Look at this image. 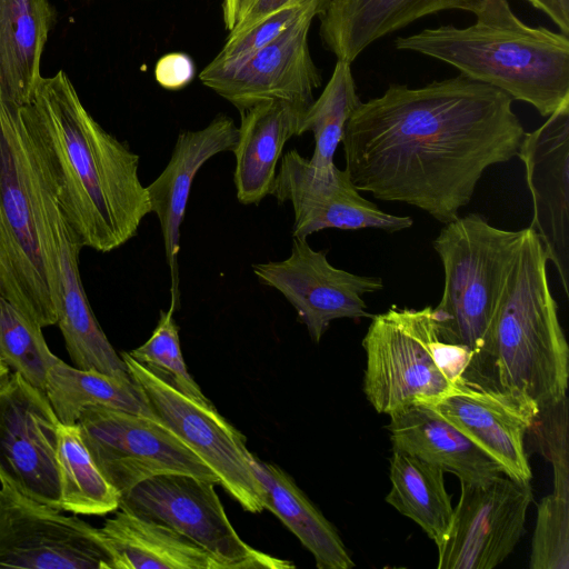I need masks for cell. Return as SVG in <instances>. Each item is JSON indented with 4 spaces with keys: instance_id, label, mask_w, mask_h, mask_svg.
I'll return each mask as SVG.
<instances>
[{
    "instance_id": "1",
    "label": "cell",
    "mask_w": 569,
    "mask_h": 569,
    "mask_svg": "<svg viewBox=\"0 0 569 569\" xmlns=\"http://www.w3.org/2000/svg\"><path fill=\"white\" fill-rule=\"evenodd\" d=\"M525 133L508 94L463 74L420 88L391 84L349 118L345 170L359 191L446 224L489 167L517 156Z\"/></svg>"
},
{
    "instance_id": "2",
    "label": "cell",
    "mask_w": 569,
    "mask_h": 569,
    "mask_svg": "<svg viewBox=\"0 0 569 569\" xmlns=\"http://www.w3.org/2000/svg\"><path fill=\"white\" fill-rule=\"evenodd\" d=\"M31 104L64 220L82 247L118 249L151 212L140 157L93 119L62 70L40 78Z\"/></svg>"
},
{
    "instance_id": "3",
    "label": "cell",
    "mask_w": 569,
    "mask_h": 569,
    "mask_svg": "<svg viewBox=\"0 0 569 569\" xmlns=\"http://www.w3.org/2000/svg\"><path fill=\"white\" fill-rule=\"evenodd\" d=\"M58 210L31 100L0 97V295L42 328L58 320Z\"/></svg>"
},
{
    "instance_id": "4",
    "label": "cell",
    "mask_w": 569,
    "mask_h": 569,
    "mask_svg": "<svg viewBox=\"0 0 569 569\" xmlns=\"http://www.w3.org/2000/svg\"><path fill=\"white\" fill-rule=\"evenodd\" d=\"M531 227L505 286L485 345L468 356L460 380L509 395L538 411L567 397L569 347Z\"/></svg>"
},
{
    "instance_id": "5",
    "label": "cell",
    "mask_w": 569,
    "mask_h": 569,
    "mask_svg": "<svg viewBox=\"0 0 569 569\" xmlns=\"http://www.w3.org/2000/svg\"><path fill=\"white\" fill-rule=\"evenodd\" d=\"M475 16L469 27L426 29L397 38L395 46L446 62L542 117L569 101L568 36L526 24L507 0H487Z\"/></svg>"
},
{
    "instance_id": "6",
    "label": "cell",
    "mask_w": 569,
    "mask_h": 569,
    "mask_svg": "<svg viewBox=\"0 0 569 569\" xmlns=\"http://www.w3.org/2000/svg\"><path fill=\"white\" fill-rule=\"evenodd\" d=\"M525 229H501L478 213L458 217L441 229L432 242L445 276L440 302L433 307L441 342L468 356L485 345Z\"/></svg>"
},
{
    "instance_id": "7",
    "label": "cell",
    "mask_w": 569,
    "mask_h": 569,
    "mask_svg": "<svg viewBox=\"0 0 569 569\" xmlns=\"http://www.w3.org/2000/svg\"><path fill=\"white\" fill-rule=\"evenodd\" d=\"M363 392L379 413L432 405L452 392L468 358L438 338L433 307H390L371 317L362 339Z\"/></svg>"
},
{
    "instance_id": "8",
    "label": "cell",
    "mask_w": 569,
    "mask_h": 569,
    "mask_svg": "<svg viewBox=\"0 0 569 569\" xmlns=\"http://www.w3.org/2000/svg\"><path fill=\"white\" fill-rule=\"evenodd\" d=\"M77 426L99 471L120 496L164 473H187L219 483L203 460L157 419L88 406Z\"/></svg>"
},
{
    "instance_id": "9",
    "label": "cell",
    "mask_w": 569,
    "mask_h": 569,
    "mask_svg": "<svg viewBox=\"0 0 569 569\" xmlns=\"http://www.w3.org/2000/svg\"><path fill=\"white\" fill-rule=\"evenodd\" d=\"M214 486L192 475H159L122 495L119 509L170 527L208 552L220 569L295 568L239 537Z\"/></svg>"
},
{
    "instance_id": "10",
    "label": "cell",
    "mask_w": 569,
    "mask_h": 569,
    "mask_svg": "<svg viewBox=\"0 0 569 569\" xmlns=\"http://www.w3.org/2000/svg\"><path fill=\"white\" fill-rule=\"evenodd\" d=\"M156 418L214 472L219 485L249 512L264 510L263 490L249 459L246 437L212 406L186 397L143 365L120 353Z\"/></svg>"
},
{
    "instance_id": "11",
    "label": "cell",
    "mask_w": 569,
    "mask_h": 569,
    "mask_svg": "<svg viewBox=\"0 0 569 569\" xmlns=\"http://www.w3.org/2000/svg\"><path fill=\"white\" fill-rule=\"evenodd\" d=\"M0 488V568L114 569L98 528Z\"/></svg>"
},
{
    "instance_id": "12",
    "label": "cell",
    "mask_w": 569,
    "mask_h": 569,
    "mask_svg": "<svg viewBox=\"0 0 569 569\" xmlns=\"http://www.w3.org/2000/svg\"><path fill=\"white\" fill-rule=\"evenodd\" d=\"M450 529L438 549V569H492L515 550L533 499L530 482L505 475L460 482Z\"/></svg>"
},
{
    "instance_id": "13",
    "label": "cell",
    "mask_w": 569,
    "mask_h": 569,
    "mask_svg": "<svg viewBox=\"0 0 569 569\" xmlns=\"http://www.w3.org/2000/svg\"><path fill=\"white\" fill-rule=\"evenodd\" d=\"M60 423L46 392L13 372L0 389V483L59 510Z\"/></svg>"
},
{
    "instance_id": "14",
    "label": "cell",
    "mask_w": 569,
    "mask_h": 569,
    "mask_svg": "<svg viewBox=\"0 0 569 569\" xmlns=\"http://www.w3.org/2000/svg\"><path fill=\"white\" fill-rule=\"evenodd\" d=\"M252 270L262 284L279 291L293 307L315 342L333 320L371 318L362 296L383 289L380 277L336 268L326 252L302 238H292L286 259L254 263Z\"/></svg>"
},
{
    "instance_id": "15",
    "label": "cell",
    "mask_w": 569,
    "mask_h": 569,
    "mask_svg": "<svg viewBox=\"0 0 569 569\" xmlns=\"http://www.w3.org/2000/svg\"><path fill=\"white\" fill-rule=\"evenodd\" d=\"M270 194L293 210L292 238L307 239L325 229H379L389 233L408 229L413 220L382 211L365 199L347 171L317 170L298 150L281 157Z\"/></svg>"
},
{
    "instance_id": "16",
    "label": "cell",
    "mask_w": 569,
    "mask_h": 569,
    "mask_svg": "<svg viewBox=\"0 0 569 569\" xmlns=\"http://www.w3.org/2000/svg\"><path fill=\"white\" fill-rule=\"evenodd\" d=\"M517 156L533 204L531 228L569 296V101L526 132Z\"/></svg>"
},
{
    "instance_id": "17",
    "label": "cell",
    "mask_w": 569,
    "mask_h": 569,
    "mask_svg": "<svg viewBox=\"0 0 569 569\" xmlns=\"http://www.w3.org/2000/svg\"><path fill=\"white\" fill-rule=\"evenodd\" d=\"M313 18L305 17L234 70L200 74L201 82L239 112L272 99L309 107L322 80L308 46Z\"/></svg>"
},
{
    "instance_id": "18",
    "label": "cell",
    "mask_w": 569,
    "mask_h": 569,
    "mask_svg": "<svg viewBox=\"0 0 569 569\" xmlns=\"http://www.w3.org/2000/svg\"><path fill=\"white\" fill-rule=\"evenodd\" d=\"M431 406L495 460L505 476L531 481L525 436L539 412L536 408L509 395L472 387L460 378L452 392Z\"/></svg>"
},
{
    "instance_id": "19",
    "label": "cell",
    "mask_w": 569,
    "mask_h": 569,
    "mask_svg": "<svg viewBox=\"0 0 569 569\" xmlns=\"http://www.w3.org/2000/svg\"><path fill=\"white\" fill-rule=\"evenodd\" d=\"M238 127L229 116L220 113L206 127L179 133L171 157L162 172L147 186L151 212L160 223L166 260L170 271V306L180 307L179 264L180 228L196 174L212 157L232 151Z\"/></svg>"
},
{
    "instance_id": "20",
    "label": "cell",
    "mask_w": 569,
    "mask_h": 569,
    "mask_svg": "<svg viewBox=\"0 0 569 569\" xmlns=\"http://www.w3.org/2000/svg\"><path fill=\"white\" fill-rule=\"evenodd\" d=\"M59 276L57 323L67 351L77 368L129 379L127 366L101 329L87 298L79 270L83 248L60 208L54 219Z\"/></svg>"
},
{
    "instance_id": "21",
    "label": "cell",
    "mask_w": 569,
    "mask_h": 569,
    "mask_svg": "<svg viewBox=\"0 0 569 569\" xmlns=\"http://www.w3.org/2000/svg\"><path fill=\"white\" fill-rule=\"evenodd\" d=\"M487 0H330L320 17V38L337 60L351 63L376 40L443 10L478 13Z\"/></svg>"
},
{
    "instance_id": "22",
    "label": "cell",
    "mask_w": 569,
    "mask_h": 569,
    "mask_svg": "<svg viewBox=\"0 0 569 569\" xmlns=\"http://www.w3.org/2000/svg\"><path fill=\"white\" fill-rule=\"evenodd\" d=\"M308 107L272 99L240 112L233 182L240 203L258 204L270 194L282 150L293 136Z\"/></svg>"
},
{
    "instance_id": "23",
    "label": "cell",
    "mask_w": 569,
    "mask_h": 569,
    "mask_svg": "<svg viewBox=\"0 0 569 569\" xmlns=\"http://www.w3.org/2000/svg\"><path fill=\"white\" fill-rule=\"evenodd\" d=\"M393 449L405 451L458 477L485 482L502 476L501 467L431 405H411L390 415Z\"/></svg>"
},
{
    "instance_id": "24",
    "label": "cell",
    "mask_w": 569,
    "mask_h": 569,
    "mask_svg": "<svg viewBox=\"0 0 569 569\" xmlns=\"http://www.w3.org/2000/svg\"><path fill=\"white\" fill-rule=\"evenodd\" d=\"M250 466L271 511L313 556L319 569H351L356 565L335 526L310 501L290 475L253 453Z\"/></svg>"
},
{
    "instance_id": "25",
    "label": "cell",
    "mask_w": 569,
    "mask_h": 569,
    "mask_svg": "<svg viewBox=\"0 0 569 569\" xmlns=\"http://www.w3.org/2000/svg\"><path fill=\"white\" fill-rule=\"evenodd\" d=\"M99 532L114 569H220L208 552L176 530L122 509Z\"/></svg>"
},
{
    "instance_id": "26",
    "label": "cell",
    "mask_w": 569,
    "mask_h": 569,
    "mask_svg": "<svg viewBox=\"0 0 569 569\" xmlns=\"http://www.w3.org/2000/svg\"><path fill=\"white\" fill-rule=\"evenodd\" d=\"M53 20L49 0H0V97L29 102Z\"/></svg>"
},
{
    "instance_id": "27",
    "label": "cell",
    "mask_w": 569,
    "mask_h": 569,
    "mask_svg": "<svg viewBox=\"0 0 569 569\" xmlns=\"http://www.w3.org/2000/svg\"><path fill=\"white\" fill-rule=\"evenodd\" d=\"M386 501L411 519L439 547L452 521L455 507L445 485V471L405 451L393 449Z\"/></svg>"
},
{
    "instance_id": "28",
    "label": "cell",
    "mask_w": 569,
    "mask_h": 569,
    "mask_svg": "<svg viewBox=\"0 0 569 569\" xmlns=\"http://www.w3.org/2000/svg\"><path fill=\"white\" fill-rule=\"evenodd\" d=\"M44 392L63 425H76L88 406H103L157 419L132 378L121 379L96 370H83L60 359L48 370Z\"/></svg>"
},
{
    "instance_id": "29",
    "label": "cell",
    "mask_w": 569,
    "mask_h": 569,
    "mask_svg": "<svg viewBox=\"0 0 569 569\" xmlns=\"http://www.w3.org/2000/svg\"><path fill=\"white\" fill-rule=\"evenodd\" d=\"M58 433L61 510L80 515H106L117 510L121 496L99 471L77 423H60Z\"/></svg>"
},
{
    "instance_id": "30",
    "label": "cell",
    "mask_w": 569,
    "mask_h": 569,
    "mask_svg": "<svg viewBox=\"0 0 569 569\" xmlns=\"http://www.w3.org/2000/svg\"><path fill=\"white\" fill-rule=\"evenodd\" d=\"M360 102L350 63L337 60L327 86L308 107L300 123V136L307 131L313 136L315 149L309 161L317 170L330 172L336 167V150Z\"/></svg>"
},
{
    "instance_id": "31",
    "label": "cell",
    "mask_w": 569,
    "mask_h": 569,
    "mask_svg": "<svg viewBox=\"0 0 569 569\" xmlns=\"http://www.w3.org/2000/svg\"><path fill=\"white\" fill-rule=\"evenodd\" d=\"M0 358L13 372L43 391L48 370L59 359L50 351L42 327L1 295Z\"/></svg>"
},
{
    "instance_id": "32",
    "label": "cell",
    "mask_w": 569,
    "mask_h": 569,
    "mask_svg": "<svg viewBox=\"0 0 569 569\" xmlns=\"http://www.w3.org/2000/svg\"><path fill=\"white\" fill-rule=\"evenodd\" d=\"M170 308L161 310L150 338L128 353L186 397L204 406H212L188 372L180 347L179 327Z\"/></svg>"
},
{
    "instance_id": "33",
    "label": "cell",
    "mask_w": 569,
    "mask_h": 569,
    "mask_svg": "<svg viewBox=\"0 0 569 569\" xmlns=\"http://www.w3.org/2000/svg\"><path fill=\"white\" fill-rule=\"evenodd\" d=\"M325 9L326 6L320 2H310L264 17L251 28L229 36L220 52L200 74H220L234 70L298 21L307 16H320Z\"/></svg>"
},
{
    "instance_id": "34",
    "label": "cell",
    "mask_w": 569,
    "mask_h": 569,
    "mask_svg": "<svg viewBox=\"0 0 569 569\" xmlns=\"http://www.w3.org/2000/svg\"><path fill=\"white\" fill-rule=\"evenodd\" d=\"M529 568H569L568 498L551 492L539 501L531 541Z\"/></svg>"
},
{
    "instance_id": "35",
    "label": "cell",
    "mask_w": 569,
    "mask_h": 569,
    "mask_svg": "<svg viewBox=\"0 0 569 569\" xmlns=\"http://www.w3.org/2000/svg\"><path fill=\"white\" fill-rule=\"evenodd\" d=\"M533 431L541 455L553 470V493L569 499L568 398L541 409Z\"/></svg>"
},
{
    "instance_id": "36",
    "label": "cell",
    "mask_w": 569,
    "mask_h": 569,
    "mask_svg": "<svg viewBox=\"0 0 569 569\" xmlns=\"http://www.w3.org/2000/svg\"><path fill=\"white\" fill-rule=\"evenodd\" d=\"M194 71V63L188 54L171 52L157 61L154 78L162 88L179 90L192 81Z\"/></svg>"
},
{
    "instance_id": "37",
    "label": "cell",
    "mask_w": 569,
    "mask_h": 569,
    "mask_svg": "<svg viewBox=\"0 0 569 569\" xmlns=\"http://www.w3.org/2000/svg\"><path fill=\"white\" fill-rule=\"evenodd\" d=\"M330 0H252L229 36L238 34L262 20L264 17L281 9L301 6L310 2H320L328 6Z\"/></svg>"
},
{
    "instance_id": "38",
    "label": "cell",
    "mask_w": 569,
    "mask_h": 569,
    "mask_svg": "<svg viewBox=\"0 0 569 569\" xmlns=\"http://www.w3.org/2000/svg\"><path fill=\"white\" fill-rule=\"evenodd\" d=\"M536 9L545 12L560 29L569 36V0H526Z\"/></svg>"
},
{
    "instance_id": "39",
    "label": "cell",
    "mask_w": 569,
    "mask_h": 569,
    "mask_svg": "<svg viewBox=\"0 0 569 569\" xmlns=\"http://www.w3.org/2000/svg\"><path fill=\"white\" fill-rule=\"evenodd\" d=\"M252 0H222V17L227 30L231 31Z\"/></svg>"
},
{
    "instance_id": "40",
    "label": "cell",
    "mask_w": 569,
    "mask_h": 569,
    "mask_svg": "<svg viewBox=\"0 0 569 569\" xmlns=\"http://www.w3.org/2000/svg\"><path fill=\"white\" fill-rule=\"evenodd\" d=\"M11 369L0 358V389H2L11 379Z\"/></svg>"
}]
</instances>
